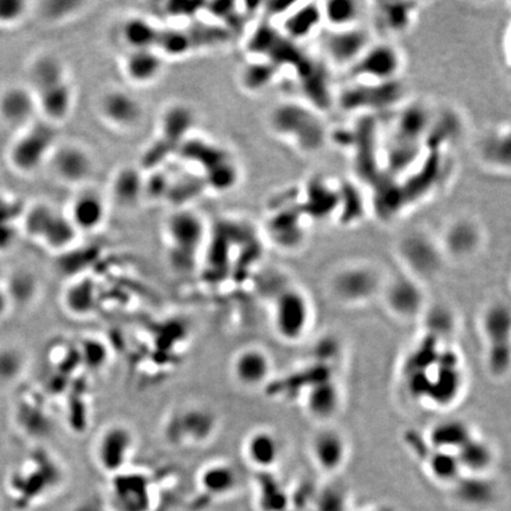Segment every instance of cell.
I'll return each instance as SVG.
<instances>
[{
  "instance_id": "obj_45",
  "label": "cell",
  "mask_w": 511,
  "mask_h": 511,
  "mask_svg": "<svg viewBox=\"0 0 511 511\" xmlns=\"http://www.w3.org/2000/svg\"><path fill=\"white\" fill-rule=\"evenodd\" d=\"M274 77L272 67H269L267 63H251L245 65L243 72L240 74V84L242 87L250 90L257 92L260 89L268 87L269 82Z\"/></svg>"
},
{
  "instance_id": "obj_35",
  "label": "cell",
  "mask_w": 511,
  "mask_h": 511,
  "mask_svg": "<svg viewBox=\"0 0 511 511\" xmlns=\"http://www.w3.org/2000/svg\"><path fill=\"white\" fill-rule=\"evenodd\" d=\"M201 490L211 497H225L238 487V474L226 463H213L200 472Z\"/></svg>"
},
{
  "instance_id": "obj_50",
  "label": "cell",
  "mask_w": 511,
  "mask_h": 511,
  "mask_svg": "<svg viewBox=\"0 0 511 511\" xmlns=\"http://www.w3.org/2000/svg\"><path fill=\"white\" fill-rule=\"evenodd\" d=\"M205 4L199 3H167L164 8L165 12L174 18H192L201 11Z\"/></svg>"
},
{
  "instance_id": "obj_33",
  "label": "cell",
  "mask_w": 511,
  "mask_h": 511,
  "mask_svg": "<svg viewBox=\"0 0 511 511\" xmlns=\"http://www.w3.org/2000/svg\"><path fill=\"white\" fill-rule=\"evenodd\" d=\"M480 330L487 344L510 342L511 312L508 304H489L480 316Z\"/></svg>"
},
{
  "instance_id": "obj_24",
  "label": "cell",
  "mask_w": 511,
  "mask_h": 511,
  "mask_svg": "<svg viewBox=\"0 0 511 511\" xmlns=\"http://www.w3.org/2000/svg\"><path fill=\"white\" fill-rule=\"evenodd\" d=\"M108 203L122 210H133L144 200V172L135 166H121L109 181Z\"/></svg>"
},
{
  "instance_id": "obj_15",
  "label": "cell",
  "mask_w": 511,
  "mask_h": 511,
  "mask_svg": "<svg viewBox=\"0 0 511 511\" xmlns=\"http://www.w3.org/2000/svg\"><path fill=\"white\" fill-rule=\"evenodd\" d=\"M107 196L89 185L77 188L65 213L78 233L95 232L103 226L108 217Z\"/></svg>"
},
{
  "instance_id": "obj_18",
  "label": "cell",
  "mask_w": 511,
  "mask_h": 511,
  "mask_svg": "<svg viewBox=\"0 0 511 511\" xmlns=\"http://www.w3.org/2000/svg\"><path fill=\"white\" fill-rule=\"evenodd\" d=\"M310 453L321 471L335 474L347 462L349 446L346 437L337 428L324 426L312 437Z\"/></svg>"
},
{
  "instance_id": "obj_37",
  "label": "cell",
  "mask_w": 511,
  "mask_h": 511,
  "mask_svg": "<svg viewBox=\"0 0 511 511\" xmlns=\"http://www.w3.org/2000/svg\"><path fill=\"white\" fill-rule=\"evenodd\" d=\"M160 28L144 17L132 16L121 25V38L127 50L156 49Z\"/></svg>"
},
{
  "instance_id": "obj_27",
  "label": "cell",
  "mask_w": 511,
  "mask_h": 511,
  "mask_svg": "<svg viewBox=\"0 0 511 511\" xmlns=\"http://www.w3.org/2000/svg\"><path fill=\"white\" fill-rule=\"evenodd\" d=\"M474 435V430L465 420L462 418H446L432 425L426 435V444L435 450L455 453Z\"/></svg>"
},
{
  "instance_id": "obj_5",
  "label": "cell",
  "mask_w": 511,
  "mask_h": 511,
  "mask_svg": "<svg viewBox=\"0 0 511 511\" xmlns=\"http://www.w3.org/2000/svg\"><path fill=\"white\" fill-rule=\"evenodd\" d=\"M58 142L56 126L40 117L19 131L16 139L10 144L8 164L19 174H33L47 165Z\"/></svg>"
},
{
  "instance_id": "obj_41",
  "label": "cell",
  "mask_w": 511,
  "mask_h": 511,
  "mask_svg": "<svg viewBox=\"0 0 511 511\" xmlns=\"http://www.w3.org/2000/svg\"><path fill=\"white\" fill-rule=\"evenodd\" d=\"M420 319H424L425 335L442 341L451 336L455 330V315L445 304L426 307Z\"/></svg>"
},
{
  "instance_id": "obj_49",
  "label": "cell",
  "mask_w": 511,
  "mask_h": 511,
  "mask_svg": "<svg viewBox=\"0 0 511 511\" xmlns=\"http://www.w3.org/2000/svg\"><path fill=\"white\" fill-rule=\"evenodd\" d=\"M70 3H72V1H67V4H65L64 8H58L57 1H48V3H43V4H42L43 8H40V12H42V15H43L44 18H47V19L49 20H53V22L62 20L63 18H69V17L72 16V15L77 13L78 8L82 6V5H84L83 3H76V4L72 6V8H67V10H65V8H68Z\"/></svg>"
},
{
  "instance_id": "obj_51",
  "label": "cell",
  "mask_w": 511,
  "mask_h": 511,
  "mask_svg": "<svg viewBox=\"0 0 511 511\" xmlns=\"http://www.w3.org/2000/svg\"><path fill=\"white\" fill-rule=\"evenodd\" d=\"M18 225L13 224V225H3L0 226V251L6 250L12 245L13 242L16 240L17 235H18Z\"/></svg>"
},
{
  "instance_id": "obj_11",
  "label": "cell",
  "mask_w": 511,
  "mask_h": 511,
  "mask_svg": "<svg viewBox=\"0 0 511 511\" xmlns=\"http://www.w3.org/2000/svg\"><path fill=\"white\" fill-rule=\"evenodd\" d=\"M47 165L57 181L76 188L89 185L88 181L95 172V160L92 153L83 144L74 141L58 142Z\"/></svg>"
},
{
  "instance_id": "obj_48",
  "label": "cell",
  "mask_w": 511,
  "mask_h": 511,
  "mask_svg": "<svg viewBox=\"0 0 511 511\" xmlns=\"http://www.w3.org/2000/svg\"><path fill=\"white\" fill-rule=\"evenodd\" d=\"M25 206L19 199L0 193V226L13 225L20 221Z\"/></svg>"
},
{
  "instance_id": "obj_16",
  "label": "cell",
  "mask_w": 511,
  "mask_h": 511,
  "mask_svg": "<svg viewBox=\"0 0 511 511\" xmlns=\"http://www.w3.org/2000/svg\"><path fill=\"white\" fill-rule=\"evenodd\" d=\"M371 43L369 30L359 25L344 30H329L324 49L334 65L351 69Z\"/></svg>"
},
{
  "instance_id": "obj_34",
  "label": "cell",
  "mask_w": 511,
  "mask_h": 511,
  "mask_svg": "<svg viewBox=\"0 0 511 511\" xmlns=\"http://www.w3.org/2000/svg\"><path fill=\"white\" fill-rule=\"evenodd\" d=\"M321 16L329 30H344L359 26L361 17L364 16V4L349 0H332L319 4Z\"/></svg>"
},
{
  "instance_id": "obj_52",
  "label": "cell",
  "mask_w": 511,
  "mask_h": 511,
  "mask_svg": "<svg viewBox=\"0 0 511 511\" xmlns=\"http://www.w3.org/2000/svg\"><path fill=\"white\" fill-rule=\"evenodd\" d=\"M6 304H8V302H6V296H5V292L0 290V315L4 312Z\"/></svg>"
},
{
  "instance_id": "obj_26",
  "label": "cell",
  "mask_w": 511,
  "mask_h": 511,
  "mask_svg": "<svg viewBox=\"0 0 511 511\" xmlns=\"http://www.w3.org/2000/svg\"><path fill=\"white\" fill-rule=\"evenodd\" d=\"M244 453L258 472L270 471L278 463L282 453L280 438L275 432L258 428L251 432L244 444Z\"/></svg>"
},
{
  "instance_id": "obj_31",
  "label": "cell",
  "mask_w": 511,
  "mask_h": 511,
  "mask_svg": "<svg viewBox=\"0 0 511 511\" xmlns=\"http://www.w3.org/2000/svg\"><path fill=\"white\" fill-rule=\"evenodd\" d=\"M112 494L122 511H147L149 507L148 482L142 476H114Z\"/></svg>"
},
{
  "instance_id": "obj_36",
  "label": "cell",
  "mask_w": 511,
  "mask_h": 511,
  "mask_svg": "<svg viewBox=\"0 0 511 511\" xmlns=\"http://www.w3.org/2000/svg\"><path fill=\"white\" fill-rule=\"evenodd\" d=\"M257 505L260 511H287L292 508V497L270 471H260L257 477Z\"/></svg>"
},
{
  "instance_id": "obj_25",
  "label": "cell",
  "mask_w": 511,
  "mask_h": 511,
  "mask_svg": "<svg viewBox=\"0 0 511 511\" xmlns=\"http://www.w3.org/2000/svg\"><path fill=\"white\" fill-rule=\"evenodd\" d=\"M33 95L36 97L40 119L56 127L68 120L75 104V89L72 81L53 84Z\"/></svg>"
},
{
  "instance_id": "obj_47",
  "label": "cell",
  "mask_w": 511,
  "mask_h": 511,
  "mask_svg": "<svg viewBox=\"0 0 511 511\" xmlns=\"http://www.w3.org/2000/svg\"><path fill=\"white\" fill-rule=\"evenodd\" d=\"M28 11V3L24 0H0V26L12 28L20 24Z\"/></svg>"
},
{
  "instance_id": "obj_20",
  "label": "cell",
  "mask_w": 511,
  "mask_h": 511,
  "mask_svg": "<svg viewBox=\"0 0 511 511\" xmlns=\"http://www.w3.org/2000/svg\"><path fill=\"white\" fill-rule=\"evenodd\" d=\"M166 58L156 49L127 50L121 58L120 68L124 78L137 87L156 83L165 72Z\"/></svg>"
},
{
  "instance_id": "obj_9",
  "label": "cell",
  "mask_w": 511,
  "mask_h": 511,
  "mask_svg": "<svg viewBox=\"0 0 511 511\" xmlns=\"http://www.w3.org/2000/svg\"><path fill=\"white\" fill-rule=\"evenodd\" d=\"M485 237V228L477 217L460 213L447 220L438 240L447 262H465L483 249Z\"/></svg>"
},
{
  "instance_id": "obj_21",
  "label": "cell",
  "mask_w": 511,
  "mask_h": 511,
  "mask_svg": "<svg viewBox=\"0 0 511 511\" xmlns=\"http://www.w3.org/2000/svg\"><path fill=\"white\" fill-rule=\"evenodd\" d=\"M303 405L312 419L329 423L342 406V391L339 383L329 376L312 381L304 392Z\"/></svg>"
},
{
  "instance_id": "obj_42",
  "label": "cell",
  "mask_w": 511,
  "mask_h": 511,
  "mask_svg": "<svg viewBox=\"0 0 511 511\" xmlns=\"http://www.w3.org/2000/svg\"><path fill=\"white\" fill-rule=\"evenodd\" d=\"M204 188L206 186L201 176L191 174L181 176L180 179L172 178L166 200L169 203L172 201L176 208H187L188 203H191L196 196H200Z\"/></svg>"
},
{
  "instance_id": "obj_19",
  "label": "cell",
  "mask_w": 511,
  "mask_h": 511,
  "mask_svg": "<svg viewBox=\"0 0 511 511\" xmlns=\"http://www.w3.org/2000/svg\"><path fill=\"white\" fill-rule=\"evenodd\" d=\"M231 371L242 387L257 389L265 385L271 376V358L263 348L245 347L232 360Z\"/></svg>"
},
{
  "instance_id": "obj_40",
  "label": "cell",
  "mask_w": 511,
  "mask_h": 511,
  "mask_svg": "<svg viewBox=\"0 0 511 511\" xmlns=\"http://www.w3.org/2000/svg\"><path fill=\"white\" fill-rule=\"evenodd\" d=\"M319 4H304L294 8L284 22V30L292 40H305L322 22Z\"/></svg>"
},
{
  "instance_id": "obj_17",
  "label": "cell",
  "mask_w": 511,
  "mask_h": 511,
  "mask_svg": "<svg viewBox=\"0 0 511 511\" xmlns=\"http://www.w3.org/2000/svg\"><path fill=\"white\" fill-rule=\"evenodd\" d=\"M40 119L36 97L28 84H10L0 92V121L22 131Z\"/></svg>"
},
{
  "instance_id": "obj_23",
  "label": "cell",
  "mask_w": 511,
  "mask_h": 511,
  "mask_svg": "<svg viewBox=\"0 0 511 511\" xmlns=\"http://www.w3.org/2000/svg\"><path fill=\"white\" fill-rule=\"evenodd\" d=\"M479 162L499 174L510 172L511 142L509 124H499L484 133L477 147Z\"/></svg>"
},
{
  "instance_id": "obj_22",
  "label": "cell",
  "mask_w": 511,
  "mask_h": 511,
  "mask_svg": "<svg viewBox=\"0 0 511 511\" xmlns=\"http://www.w3.org/2000/svg\"><path fill=\"white\" fill-rule=\"evenodd\" d=\"M465 376L460 364L447 365L435 362L430 371L428 396L425 401L435 408H447L460 399L464 389Z\"/></svg>"
},
{
  "instance_id": "obj_53",
  "label": "cell",
  "mask_w": 511,
  "mask_h": 511,
  "mask_svg": "<svg viewBox=\"0 0 511 511\" xmlns=\"http://www.w3.org/2000/svg\"><path fill=\"white\" fill-rule=\"evenodd\" d=\"M366 511H392L391 509H388V508H374V509H368V510Z\"/></svg>"
},
{
  "instance_id": "obj_30",
  "label": "cell",
  "mask_w": 511,
  "mask_h": 511,
  "mask_svg": "<svg viewBox=\"0 0 511 511\" xmlns=\"http://www.w3.org/2000/svg\"><path fill=\"white\" fill-rule=\"evenodd\" d=\"M67 80H70V76L63 60L53 53H42L35 57L30 63L26 84L35 94Z\"/></svg>"
},
{
  "instance_id": "obj_46",
  "label": "cell",
  "mask_w": 511,
  "mask_h": 511,
  "mask_svg": "<svg viewBox=\"0 0 511 511\" xmlns=\"http://www.w3.org/2000/svg\"><path fill=\"white\" fill-rule=\"evenodd\" d=\"M171 181V174H167L161 168L144 173V200H166Z\"/></svg>"
},
{
  "instance_id": "obj_38",
  "label": "cell",
  "mask_w": 511,
  "mask_h": 511,
  "mask_svg": "<svg viewBox=\"0 0 511 511\" xmlns=\"http://www.w3.org/2000/svg\"><path fill=\"white\" fill-rule=\"evenodd\" d=\"M424 462L428 474L437 483L451 487L463 475L455 452L435 450L428 447V453L424 455Z\"/></svg>"
},
{
  "instance_id": "obj_6",
  "label": "cell",
  "mask_w": 511,
  "mask_h": 511,
  "mask_svg": "<svg viewBox=\"0 0 511 511\" xmlns=\"http://www.w3.org/2000/svg\"><path fill=\"white\" fill-rule=\"evenodd\" d=\"M22 228L32 240L44 244L52 251H64L80 235L65 211H60L45 201L25 208Z\"/></svg>"
},
{
  "instance_id": "obj_13",
  "label": "cell",
  "mask_w": 511,
  "mask_h": 511,
  "mask_svg": "<svg viewBox=\"0 0 511 511\" xmlns=\"http://www.w3.org/2000/svg\"><path fill=\"white\" fill-rule=\"evenodd\" d=\"M96 110L101 120L119 132H131L144 120V109L141 101L132 92L121 88H110L97 100Z\"/></svg>"
},
{
  "instance_id": "obj_54",
  "label": "cell",
  "mask_w": 511,
  "mask_h": 511,
  "mask_svg": "<svg viewBox=\"0 0 511 511\" xmlns=\"http://www.w3.org/2000/svg\"><path fill=\"white\" fill-rule=\"evenodd\" d=\"M287 511H297V510H295V509H294V510H292V508H290V509H287Z\"/></svg>"
},
{
  "instance_id": "obj_7",
  "label": "cell",
  "mask_w": 511,
  "mask_h": 511,
  "mask_svg": "<svg viewBox=\"0 0 511 511\" xmlns=\"http://www.w3.org/2000/svg\"><path fill=\"white\" fill-rule=\"evenodd\" d=\"M383 283L385 280L376 264L353 262L333 274L329 287L337 302L354 307L374 300L381 294Z\"/></svg>"
},
{
  "instance_id": "obj_29",
  "label": "cell",
  "mask_w": 511,
  "mask_h": 511,
  "mask_svg": "<svg viewBox=\"0 0 511 511\" xmlns=\"http://www.w3.org/2000/svg\"><path fill=\"white\" fill-rule=\"evenodd\" d=\"M451 489L455 501L469 508L487 507L495 497V487L487 475L463 474L452 484Z\"/></svg>"
},
{
  "instance_id": "obj_2",
  "label": "cell",
  "mask_w": 511,
  "mask_h": 511,
  "mask_svg": "<svg viewBox=\"0 0 511 511\" xmlns=\"http://www.w3.org/2000/svg\"><path fill=\"white\" fill-rule=\"evenodd\" d=\"M162 235L173 268L180 272L193 271L208 236L203 217L191 208H174L165 220Z\"/></svg>"
},
{
  "instance_id": "obj_32",
  "label": "cell",
  "mask_w": 511,
  "mask_h": 511,
  "mask_svg": "<svg viewBox=\"0 0 511 511\" xmlns=\"http://www.w3.org/2000/svg\"><path fill=\"white\" fill-rule=\"evenodd\" d=\"M460 469L467 475H487L495 464V450L492 444L474 435L455 452Z\"/></svg>"
},
{
  "instance_id": "obj_14",
  "label": "cell",
  "mask_w": 511,
  "mask_h": 511,
  "mask_svg": "<svg viewBox=\"0 0 511 511\" xmlns=\"http://www.w3.org/2000/svg\"><path fill=\"white\" fill-rule=\"evenodd\" d=\"M135 438L124 424H112L104 428L96 443V460L108 475L122 474L133 453Z\"/></svg>"
},
{
  "instance_id": "obj_43",
  "label": "cell",
  "mask_w": 511,
  "mask_h": 511,
  "mask_svg": "<svg viewBox=\"0 0 511 511\" xmlns=\"http://www.w3.org/2000/svg\"><path fill=\"white\" fill-rule=\"evenodd\" d=\"M349 499L344 487L328 484L316 492L312 499V511H348Z\"/></svg>"
},
{
  "instance_id": "obj_44",
  "label": "cell",
  "mask_w": 511,
  "mask_h": 511,
  "mask_svg": "<svg viewBox=\"0 0 511 511\" xmlns=\"http://www.w3.org/2000/svg\"><path fill=\"white\" fill-rule=\"evenodd\" d=\"M510 342L487 344L485 366L489 374L495 379H503L510 369Z\"/></svg>"
},
{
  "instance_id": "obj_8",
  "label": "cell",
  "mask_w": 511,
  "mask_h": 511,
  "mask_svg": "<svg viewBox=\"0 0 511 511\" xmlns=\"http://www.w3.org/2000/svg\"><path fill=\"white\" fill-rule=\"evenodd\" d=\"M312 322V304L300 287H287L277 294L272 307V326L284 342H299Z\"/></svg>"
},
{
  "instance_id": "obj_1",
  "label": "cell",
  "mask_w": 511,
  "mask_h": 511,
  "mask_svg": "<svg viewBox=\"0 0 511 511\" xmlns=\"http://www.w3.org/2000/svg\"><path fill=\"white\" fill-rule=\"evenodd\" d=\"M270 132L302 154H315L327 144V127L322 115L310 104L283 101L268 115Z\"/></svg>"
},
{
  "instance_id": "obj_10",
  "label": "cell",
  "mask_w": 511,
  "mask_h": 511,
  "mask_svg": "<svg viewBox=\"0 0 511 511\" xmlns=\"http://www.w3.org/2000/svg\"><path fill=\"white\" fill-rule=\"evenodd\" d=\"M380 295L387 312L401 321L420 319L428 307L424 284L403 271L385 280Z\"/></svg>"
},
{
  "instance_id": "obj_3",
  "label": "cell",
  "mask_w": 511,
  "mask_h": 511,
  "mask_svg": "<svg viewBox=\"0 0 511 511\" xmlns=\"http://www.w3.org/2000/svg\"><path fill=\"white\" fill-rule=\"evenodd\" d=\"M196 112L184 102H172L160 114L156 139L141 156L139 167L149 172L161 168L165 161L179 151L191 137L196 126Z\"/></svg>"
},
{
  "instance_id": "obj_12",
  "label": "cell",
  "mask_w": 511,
  "mask_h": 511,
  "mask_svg": "<svg viewBox=\"0 0 511 511\" xmlns=\"http://www.w3.org/2000/svg\"><path fill=\"white\" fill-rule=\"evenodd\" d=\"M403 58L399 49L389 43H371L360 57L351 72L358 82H394L403 70Z\"/></svg>"
},
{
  "instance_id": "obj_28",
  "label": "cell",
  "mask_w": 511,
  "mask_h": 511,
  "mask_svg": "<svg viewBox=\"0 0 511 511\" xmlns=\"http://www.w3.org/2000/svg\"><path fill=\"white\" fill-rule=\"evenodd\" d=\"M371 8L376 23L388 35H401L408 32L414 24L418 15V4L415 3H376Z\"/></svg>"
},
{
  "instance_id": "obj_4",
  "label": "cell",
  "mask_w": 511,
  "mask_h": 511,
  "mask_svg": "<svg viewBox=\"0 0 511 511\" xmlns=\"http://www.w3.org/2000/svg\"><path fill=\"white\" fill-rule=\"evenodd\" d=\"M396 251L403 271L424 285L435 280L447 262L438 236L424 228L405 232L396 243Z\"/></svg>"
},
{
  "instance_id": "obj_39",
  "label": "cell",
  "mask_w": 511,
  "mask_h": 511,
  "mask_svg": "<svg viewBox=\"0 0 511 511\" xmlns=\"http://www.w3.org/2000/svg\"><path fill=\"white\" fill-rule=\"evenodd\" d=\"M269 228L271 240L283 250H295L303 243L304 228L301 224V218L292 217L287 212L272 218Z\"/></svg>"
}]
</instances>
